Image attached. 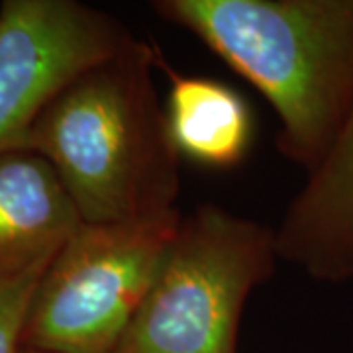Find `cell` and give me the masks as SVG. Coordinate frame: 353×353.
<instances>
[{
    "label": "cell",
    "mask_w": 353,
    "mask_h": 353,
    "mask_svg": "<svg viewBox=\"0 0 353 353\" xmlns=\"http://www.w3.org/2000/svg\"><path fill=\"white\" fill-rule=\"evenodd\" d=\"M81 224L75 202L41 155L0 153V285L46 269Z\"/></svg>",
    "instance_id": "cell-7"
},
{
    "label": "cell",
    "mask_w": 353,
    "mask_h": 353,
    "mask_svg": "<svg viewBox=\"0 0 353 353\" xmlns=\"http://www.w3.org/2000/svg\"><path fill=\"white\" fill-rule=\"evenodd\" d=\"M159 48L134 38L46 106L20 150L55 169L85 224L175 210L179 153L153 85Z\"/></svg>",
    "instance_id": "cell-1"
},
{
    "label": "cell",
    "mask_w": 353,
    "mask_h": 353,
    "mask_svg": "<svg viewBox=\"0 0 353 353\" xmlns=\"http://www.w3.org/2000/svg\"><path fill=\"white\" fill-rule=\"evenodd\" d=\"M169 79L167 126L179 155L216 169L236 167L250 150L253 118L238 90L206 77L176 73L157 55Z\"/></svg>",
    "instance_id": "cell-8"
},
{
    "label": "cell",
    "mask_w": 353,
    "mask_h": 353,
    "mask_svg": "<svg viewBox=\"0 0 353 353\" xmlns=\"http://www.w3.org/2000/svg\"><path fill=\"white\" fill-rule=\"evenodd\" d=\"M161 216L81 224L39 277L22 347L41 353H112L152 285L181 222Z\"/></svg>",
    "instance_id": "cell-4"
},
{
    "label": "cell",
    "mask_w": 353,
    "mask_h": 353,
    "mask_svg": "<svg viewBox=\"0 0 353 353\" xmlns=\"http://www.w3.org/2000/svg\"><path fill=\"white\" fill-rule=\"evenodd\" d=\"M275 230L279 259L324 283L353 279V106Z\"/></svg>",
    "instance_id": "cell-6"
},
{
    "label": "cell",
    "mask_w": 353,
    "mask_h": 353,
    "mask_svg": "<svg viewBox=\"0 0 353 353\" xmlns=\"http://www.w3.org/2000/svg\"><path fill=\"white\" fill-rule=\"evenodd\" d=\"M277 259L271 228L214 204L183 214L112 353H236L245 301Z\"/></svg>",
    "instance_id": "cell-3"
},
{
    "label": "cell",
    "mask_w": 353,
    "mask_h": 353,
    "mask_svg": "<svg viewBox=\"0 0 353 353\" xmlns=\"http://www.w3.org/2000/svg\"><path fill=\"white\" fill-rule=\"evenodd\" d=\"M134 39L110 14L75 0L0 6V153L20 150L46 106Z\"/></svg>",
    "instance_id": "cell-5"
},
{
    "label": "cell",
    "mask_w": 353,
    "mask_h": 353,
    "mask_svg": "<svg viewBox=\"0 0 353 353\" xmlns=\"http://www.w3.org/2000/svg\"><path fill=\"white\" fill-rule=\"evenodd\" d=\"M277 114V150L306 173L353 106V0H157Z\"/></svg>",
    "instance_id": "cell-2"
},
{
    "label": "cell",
    "mask_w": 353,
    "mask_h": 353,
    "mask_svg": "<svg viewBox=\"0 0 353 353\" xmlns=\"http://www.w3.org/2000/svg\"><path fill=\"white\" fill-rule=\"evenodd\" d=\"M46 269L0 285V353H20L22 350L28 306Z\"/></svg>",
    "instance_id": "cell-9"
},
{
    "label": "cell",
    "mask_w": 353,
    "mask_h": 353,
    "mask_svg": "<svg viewBox=\"0 0 353 353\" xmlns=\"http://www.w3.org/2000/svg\"><path fill=\"white\" fill-rule=\"evenodd\" d=\"M20 353H41V352H34V350H26V347H22V350H20Z\"/></svg>",
    "instance_id": "cell-10"
}]
</instances>
